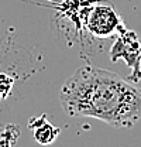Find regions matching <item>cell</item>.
Wrapping results in <instances>:
<instances>
[{
	"label": "cell",
	"instance_id": "obj_2",
	"mask_svg": "<svg viewBox=\"0 0 141 147\" xmlns=\"http://www.w3.org/2000/svg\"><path fill=\"white\" fill-rule=\"evenodd\" d=\"M86 30L97 38H110L123 33L126 26L111 3L96 0L86 20Z\"/></svg>",
	"mask_w": 141,
	"mask_h": 147
},
{
	"label": "cell",
	"instance_id": "obj_5",
	"mask_svg": "<svg viewBox=\"0 0 141 147\" xmlns=\"http://www.w3.org/2000/svg\"><path fill=\"white\" fill-rule=\"evenodd\" d=\"M30 127L34 130V139L40 144H44V146L51 144L52 142H55V139L59 134V129L55 127L51 123H48L45 116L31 119Z\"/></svg>",
	"mask_w": 141,
	"mask_h": 147
},
{
	"label": "cell",
	"instance_id": "obj_1",
	"mask_svg": "<svg viewBox=\"0 0 141 147\" xmlns=\"http://www.w3.org/2000/svg\"><path fill=\"white\" fill-rule=\"evenodd\" d=\"M61 106L72 117H95L113 127H133L141 119V89L120 75L83 65L59 92Z\"/></svg>",
	"mask_w": 141,
	"mask_h": 147
},
{
	"label": "cell",
	"instance_id": "obj_4",
	"mask_svg": "<svg viewBox=\"0 0 141 147\" xmlns=\"http://www.w3.org/2000/svg\"><path fill=\"white\" fill-rule=\"evenodd\" d=\"M96 0H64L61 3V10L66 17H69L78 27L86 28V20Z\"/></svg>",
	"mask_w": 141,
	"mask_h": 147
},
{
	"label": "cell",
	"instance_id": "obj_3",
	"mask_svg": "<svg viewBox=\"0 0 141 147\" xmlns=\"http://www.w3.org/2000/svg\"><path fill=\"white\" fill-rule=\"evenodd\" d=\"M141 57V42L138 40L137 34L134 31L130 30H124L123 33H120L116 41L113 42L111 48H110V58L113 62H116L117 59H124L126 64L136 69L138 59Z\"/></svg>",
	"mask_w": 141,
	"mask_h": 147
},
{
	"label": "cell",
	"instance_id": "obj_6",
	"mask_svg": "<svg viewBox=\"0 0 141 147\" xmlns=\"http://www.w3.org/2000/svg\"><path fill=\"white\" fill-rule=\"evenodd\" d=\"M130 79L131 81H136V82L141 79V57H140V59H138V64H137L136 69H133V74L130 75Z\"/></svg>",
	"mask_w": 141,
	"mask_h": 147
}]
</instances>
